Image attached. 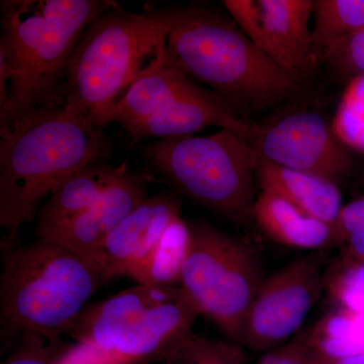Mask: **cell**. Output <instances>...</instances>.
I'll return each mask as SVG.
<instances>
[{
	"mask_svg": "<svg viewBox=\"0 0 364 364\" xmlns=\"http://www.w3.org/2000/svg\"><path fill=\"white\" fill-rule=\"evenodd\" d=\"M179 217L181 203L174 193L163 191L148 196L86 258L97 267L105 284L117 277H130Z\"/></svg>",
	"mask_w": 364,
	"mask_h": 364,
	"instance_id": "obj_13",
	"label": "cell"
},
{
	"mask_svg": "<svg viewBox=\"0 0 364 364\" xmlns=\"http://www.w3.org/2000/svg\"><path fill=\"white\" fill-rule=\"evenodd\" d=\"M155 361L160 364H245L244 347L230 340L208 338L193 331L174 340Z\"/></svg>",
	"mask_w": 364,
	"mask_h": 364,
	"instance_id": "obj_20",
	"label": "cell"
},
{
	"mask_svg": "<svg viewBox=\"0 0 364 364\" xmlns=\"http://www.w3.org/2000/svg\"><path fill=\"white\" fill-rule=\"evenodd\" d=\"M258 364H313V352L306 333L289 343L264 352Z\"/></svg>",
	"mask_w": 364,
	"mask_h": 364,
	"instance_id": "obj_26",
	"label": "cell"
},
{
	"mask_svg": "<svg viewBox=\"0 0 364 364\" xmlns=\"http://www.w3.org/2000/svg\"><path fill=\"white\" fill-rule=\"evenodd\" d=\"M1 255L2 350L13 348L26 335L62 342L105 284L88 258L55 242L37 238L16 244Z\"/></svg>",
	"mask_w": 364,
	"mask_h": 364,
	"instance_id": "obj_4",
	"label": "cell"
},
{
	"mask_svg": "<svg viewBox=\"0 0 364 364\" xmlns=\"http://www.w3.org/2000/svg\"><path fill=\"white\" fill-rule=\"evenodd\" d=\"M325 284L322 262L313 256L294 261L263 279L246 314L239 344L267 352L286 343L301 329Z\"/></svg>",
	"mask_w": 364,
	"mask_h": 364,
	"instance_id": "obj_10",
	"label": "cell"
},
{
	"mask_svg": "<svg viewBox=\"0 0 364 364\" xmlns=\"http://www.w3.org/2000/svg\"><path fill=\"white\" fill-rule=\"evenodd\" d=\"M191 244L179 287L200 315L235 343L263 277L259 262L244 242L207 223L188 222Z\"/></svg>",
	"mask_w": 364,
	"mask_h": 364,
	"instance_id": "obj_9",
	"label": "cell"
},
{
	"mask_svg": "<svg viewBox=\"0 0 364 364\" xmlns=\"http://www.w3.org/2000/svg\"><path fill=\"white\" fill-rule=\"evenodd\" d=\"M166 62L237 109L269 107L298 91V81L260 51L233 18L203 4L177 6Z\"/></svg>",
	"mask_w": 364,
	"mask_h": 364,
	"instance_id": "obj_5",
	"label": "cell"
},
{
	"mask_svg": "<svg viewBox=\"0 0 364 364\" xmlns=\"http://www.w3.org/2000/svg\"><path fill=\"white\" fill-rule=\"evenodd\" d=\"M311 347V346H310ZM312 349V348H311ZM313 364H364V352L345 358H326L313 350Z\"/></svg>",
	"mask_w": 364,
	"mask_h": 364,
	"instance_id": "obj_27",
	"label": "cell"
},
{
	"mask_svg": "<svg viewBox=\"0 0 364 364\" xmlns=\"http://www.w3.org/2000/svg\"><path fill=\"white\" fill-rule=\"evenodd\" d=\"M325 291L339 310L364 314V261L345 263L326 274Z\"/></svg>",
	"mask_w": 364,
	"mask_h": 364,
	"instance_id": "obj_23",
	"label": "cell"
},
{
	"mask_svg": "<svg viewBox=\"0 0 364 364\" xmlns=\"http://www.w3.org/2000/svg\"><path fill=\"white\" fill-rule=\"evenodd\" d=\"M251 215L263 233L289 247L320 250L334 241L330 225L272 193L262 191L254 200Z\"/></svg>",
	"mask_w": 364,
	"mask_h": 364,
	"instance_id": "obj_17",
	"label": "cell"
},
{
	"mask_svg": "<svg viewBox=\"0 0 364 364\" xmlns=\"http://www.w3.org/2000/svg\"><path fill=\"white\" fill-rule=\"evenodd\" d=\"M176 16L177 6L136 13L117 4L98 14L69 59L63 107L105 129L134 83L164 65Z\"/></svg>",
	"mask_w": 364,
	"mask_h": 364,
	"instance_id": "obj_3",
	"label": "cell"
},
{
	"mask_svg": "<svg viewBox=\"0 0 364 364\" xmlns=\"http://www.w3.org/2000/svg\"><path fill=\"white\" fill-rule=\"evenodd\" d=\"M128 171L127 162L114 166L98 161L72 174L40 208L35 220L37 238L47 239L59 228L83 214Z\"/></svg>",
	"mask_w": 364,
	"mask_h": 364,
	"instance_id": "obj_15",
	"label": "cell"
},
{
	"mask_svg": "<svg viewBox=\"0 0 364 364\" xmlns=\"http://www.w3.org/2000/svg\"><path fill=\"white\" fill-rule=\"evenodd\" d=\"M333 230L334 241L345 244L353 259L364 261V196L342 208Z\"/></svg>",
	"mask_w": 364,
	"mask_h": 364,
	"instance_id": "obj_24",
	"label": "cell"
},
{
	"mask_svg": "<svg viewBox=\"0 0 364 364\" xmlns=\"http://www.w3.org/2000/svg\"><path fill=\"white\" fill-rule=\"evenodd\" d=\"M105 129L65 107L18 126L0 129V250L18 242L41 203L79 169L109 150Z\"/></svg>",
	"mask_w": 364,
	"mask_h": 364,
	"instance_id": "obj_2",
	"label": "cell"
},
{
	"mask_svg": "<svg viewBox=\"0 0 364 364\" xmlns=\"http://www.w3.org/2000/svg\"><path fill=\"white\" fill-rule=\"evenodd\" d=\"M306 340L316 353L326 358H345L364 352V314L337 310L326 315Z\"/></svg>",
	"mask_w": 364,
	"mask_h": 364,
	"instance_id": "obj_19",
	"label": "cell"
},
{
	"mask_svg": "<svg viewBox=\"0 0 364 364\" xmlns=\"http://www.w3.org/2000/svg\"><path fill=\"white\" fill-rule=\"evenodd\" d=\"M145 170L198 205L233 221L253 207L260 156L250 139L233 129L144 144Z\"/></svg>",
	"mask_w": 364,
	"mask_h": 364,
	"instance_id": "obj_7",
	"label": "cell"
},
{
	"mask_svg": "<svg viewBox=\"0 0 364 364\" xmlns=\"http://www.w3.org/2000/svg\"><path fill=\"white\" fill-rule=\"evenodd\" d=\"M251 141L259 156L272 164L335 182L350 165L331 127L312 111L294 112L264 128H254Z\"/></svg>",
	"mask_w": 364,
	"mask_h": 364,
	"instance_id": "obj_12",
	"label": "cell"
},
{
	"mask_svg": "<svg viewBox=\"0 0 364 364\" xmlns=\"http://www.w3.org/2000/svg\"><path fill=\"white\" fill-rule=\"evenodd\" d=\"M237 109L166 62L134 83L107 122L119 124L134 144L193 136L208 127L233 129L251 141L254 128Z\"/></svg>",
	"mask_w": 364,
	"mask_h": 364,
	"instance_id": "obj_8",
	"label": "cell"
},
{
	"mask_svg": "<svg viewBox=\"0 0 364 364\" xmlns=\"http://www.w3.org/2000/svg\"><path fill=\"white\" fill-rule=\"evenodd\" d=\"M235 23L260 51L301 82L320 57L314 45L311 0H224Z\"/></svg>",
	"mask_w": 364,
	"mask_h": 364,
	"instance_id": "obj_11",
	"label": "cell"
},
{
	"mask_svg": "<svg viewBox=\"0 0 364 364\" xmlns=\"http://www.w3.org/2000/svg\"><path fill=\"white\" fill-rule=\"evenodd\" d=\"M153 181L144 169L129 170L83 214L43 240L55 242L88 257L148 198V186Z\"/></svg>",
	"mask_w": 364,
	"mask_h": 364,
	"instance_id": "obj_14",
	"label": "cell"
},
{
	"mask_svg": "<svg viewBox=\"0 0 364 364\" xmlns=\"http://www.w3.org/2000/svg\"><path fill=\"white\" fill-rule=\"evenodd\" d=\"M112 0H6L0 33V129L64 107L69 59Z\"/></svg>",
	"mask_w": 364,
	"mask_h": 364,
	"instance_id": "obj_1",
	"label": "cell"
},
{
	"mask_svg": "<svg viewBox=\"0 0 364 364\" xmlns=\"http://www.w3.org/2000/svg\"><path fill=\"white\" fill-rule=\"evenodd\" d=\"M257 178L262 191L280 196L306 214L334 228L343 208L336 182L277 166L261 157Z\"/></svg>",
	"mask_w": 364,
	"mask_h": 364,
	"instance_id": "obj_16",
	"label": "cell"
},
{
	"mask_svg": "<svg viewBox=\"0 0 364 364\" xmlns=\"http://www.w3.org/2000/svg\"><path fill=\"white\" fill-rule=\"evenodd\" d=\"M66 347L62 342L52 343L37 335H26L4 364H58Z\"/></svg>",
	"mask_w": 364,
	"mask_h": 364,
	"instance_id": "obj_25",
	"label": "cell"
},
{
	"mask_svg": "<svg viewBox=\"0 0 364 364\" xmlns=\"http://www.w3.org/2000/svg\"><path fill=\"white\" fill-rule=\"evenodd\" d=\"M200 314L181 287L136 284L86 306L58 364H135L155 360L193 331Z\"/></svg>",
	"mask_w": 364,
	"mask_h": 364,
	"instance_id": "obj_6",
	"label": "cell"
},
{
	"mask_svg": "<svg viewBox=\"0 0 364 364\" xmlns=\"http://www.w3.org/2000/svg\"><path fill=\"white\" fill-rule=\"evenodd\" d=\"M332 129L339 141L364 151V74L345 91Z\"/></svg>",
	"mask_w": 364,
	"mask_h": 364,
	"instance_id": "obj_22",
	"label": "cell"
},
{
	"mask_svg": "<svg viewBox=\"0 0 364 364\" xmlns=\"http://www.w3.org/2000/svg\"><path fill=\"white\" fill-rule=\"evenodd\" d=\"M188 222L179 217L172 223L166 233L141 267L130 275L138 284L179 287L182 265L191 244Z\"/></svg>",
	"mask_w": 364,
	"mask_h": 364,
	"instance_id": "obj_18",
	"label": "cell"
},
{
	"mask_svg": "<svg viewBox=\"0 0 364 364\" xmlns=\"http://www.w3.org/2000/svg\"><path fill=\"white\" fill-rule=\"evenodd\" d=\"M314 45L318 57L333 42L364 28V0L314 1Z\"/></svg>",
	"mask_w": 364,
	"mask_h": 364,
	"instance_id": "obj_21",
	"label": "cell"
}]
</instances>
